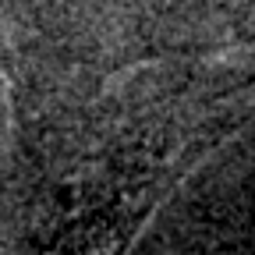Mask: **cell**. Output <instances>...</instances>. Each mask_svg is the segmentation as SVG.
Listing matches in <instances>:
<instances>
[{"instance_id": "1", "label": "cell", "mask_w": 255, "mask_h": 255, "mask_svg": "<svg viewBox=\"0 0 255 255\" xmlns=\"http://www.w3.org/2000/svg\"><path fill=\"white\" fill-rule=\"evenodd\" d=\"M7 107H11V92H7V75L0 68V128L7 124Z\"/></svg>"}]
</instances>
